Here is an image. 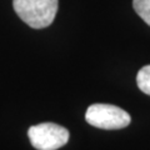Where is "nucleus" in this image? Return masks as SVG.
Instances as JSON below:
<instances>
[{
  "label": "nucleus",
  "mask_w": 150,
  "mask_h": 150,
  "mask_svg": "<svg viewBox=\"0 0 150 150\" xmlns=\"http://www.w3.org/2000/svg\"><path fill=\"white\" fill-rule=\"evenodd\" d=\"M18 16L33 29H43L54 21L58 0H13Z\"/></svg>",
  "instance_id": "1"
},
{
  "label": "nucleus",
  "mask_w": 150,
  "mask_h": 150,
  "mask_svg": "<svg viewBox=\"0 0 150 150\" xmlns=\"http://www.w3.org/2000/svg\"><path fill=\"white\" fill-rule=\"evenodd\" d=\"M85 120L99 129L115 130L128 126L131 121L129 112L111 104H93L85 112Z\"/></svg>",
  "instance_id": "2"
},
{
  "label": "nucleus",
  "mask_w": 150,
  "mask_h": 150,
  "mask_svg": "<svg viewBox=\"0 0 150 150\" xmlns=\"http://www.w3.org/2000/svg\"><path fill=\"white\" fill-rule=\"evenodd\" d=\"M28 137L36 150H56L69 142V130L55 123H41L29 128Z\"/></svg>",
  "instance_id": "3"
},
{
  "label": "nucleus",
  "mask_w": 150,
  "mask_h": 150,
  "mask_svg": "<svg viewBox=\"0 0 150 150\" xmlns=\"http://www.w3.org/2000/svg\"><path fill=\"white\" fill-rule=\"evenodd\" d=\"M137 84L143 93L150 95V65H146L139 70L137 75Z\"/></svg>",
  "instance_id": "4"
},
{
  "label": "nucleus",
  "mask_w": 150,
  "mask_h": 150,
  "mask_svg": "<svg viewBox=\"0 0 150 150\" xmlns=\"http://www.w3.org/2000/svg\"><path fill=\"white\" fill-rule=\"evenodd\" d=\"M133 6L138 15L150 26V0H133Z\"/></svg>",
  "instance_id": "5"
}]
</instances>
